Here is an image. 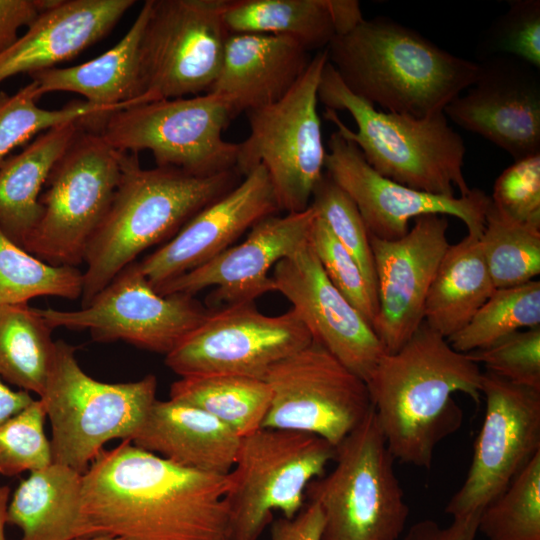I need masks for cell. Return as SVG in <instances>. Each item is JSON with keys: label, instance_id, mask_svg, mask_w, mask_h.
Listing matches in <instances>:
<instances>
[{"label": "cell", "instance_id": "b9f144b4", "mask_svg": "<svg viewBox=\"0 0 540 540\" xmlns=\"http://www.w3.org/2000/svg\"><path fill=\"white\" fill-rule=\"evenodd\" d=\"M487 372L540 391V327L517 331L497 343L466 353Z\"/></svg>", "mask_w": 540, "mask_h": 540}, {"label": "cell", "instance_id": "d6a6232c", "mask_svg": "<svg viewBox=\"0 0 540 540\" xmlns=\"http://www.w3.org/2000/svg\"><path fill=\"white\" fill-rule=\"evenodd\" d=\"M540 327V282L495 289L472 319L447 341L460 352L487 348L523 328Z\"/></svg>", "mask_w": 540, "mask_h": 540}, {"label": "cell", "instance_id": "1f68e13d", "mask_svg": "<svg viewBox=\"0 0 540 540\" xmlns=\"http://www.w3.org/2000/svg\"><path fill=\"white\" fill-rule=\"evenodd\" d=\"M54 329L28 304L0 307V377L41 396L52 366Z\"/></svg>", "mask_w": 540, "mask_h": 540}, {"label": "cell", "instance_id": "e575fe53", "mask_svg": "<svg viewBox=\"0 0 540 540\" xmlns=\"http://www.w3.org/2000/svg\"><path fill=\"white\" fill-rule=\"evenodd\" d=\"M83 289L77 267L46 263L12 242L0 229V307L28 304L40 296L74 300Z\"/></svg>", "mask_w": 540, "mask_h": 540}, {"label": "cell", "instance_id": "7bdbcfd3", "mask_svg": "<svg viewBox=\"0 0 540 540\" xmlns=\"http://www.w3.org/2000/svg\"><path fill=\"white\" fill-rule=\"evenodd\" d=\"M490 198L505 216L540 227V154L507 167L495 180Z\"/></svg>", "mask_w": 540, "mask_h": 540}, {"label": "cell", "instance_id": "e0dca14e", "mask_svg": "<svg viewBox=\"0 0 540 540\" xmlns=\"http://www.w3.org/2000/svg\"><path fill=\"white\" fill-rule=\"evenodd\" d=\"M325 172L353 200L370 235L396 240L409 231V222L428 215L460 219L468 235H482L491 198L474 188L466 196L431 194L399 184L376 172L358 147L338 131L328 140Z\"/></svg>", "mask_w": 540, "mask_h": 540}, {"label": "cell", "instance_id": "f6af8a7d", "mask_svg": "<svg viewBox=\"0 0 540 540\" xmlns=\"http://www.w3.org/2000/svg\"><path fill=\"white\" fill-rule=\"evenodd\" d=\"M323 524L319 505L308 501L295 517L272 521L271 540H321Z\"/></svg>", "mask_w": 540, "mask_h": 540}, {"label": "cell", "instance_id": "ba28073f", "mask_svg": "<svg viewBox=\"0 0 540 540\" xmlns=\"http://www.w3.org/2000/svg\"><path fill=\"white\" fill-rule=\"evenodd\" d=\"M335 455L336 447L306 432L260 428L241 437L224 497L227 540H258L276 510L295 517L308 484Z\"/></svg>", "mask_w": 540, "mask_h": 540}, {"label": "cell", "instance_id": "52a82bcc", "mask_svg": "<svg viewBox=\"0 0 540 540\" xmlns=\"http://www.w3.org/2000/svg\"><path fill=\"white\" fill-rule=\"evenodd\" d=\"M374 408L336 446L335 467L305 491L323 514L321 540H398L409 515Z\"/></svg>", "mask_w": 540, "mask_h": 540}, {"label": "cell", "instance_id": "484cf974", "mask_svg": "<svg viewBox=\"0 0 540 540\" xmlns=\"http://www.w3.org/2000/svg\"><path fill=\"white\" fill-rule=\"evenodd\" d=\"M364 19L356 0H226L223 11L230 34L287 37L308 52L326 49Z\"/></svg>", "mask_w": 540, "mask_h": 540}, {"label": "cell", "instance_id": "9c48e42d", "mask_svg": "<svg viewBox=\"0 0 540 540\" xmlns=\"http://www.w3.org/2000/svg\"><path fill=\"white\" fill-rule=\"evenodd\" d=\"M327 50L313 57L296 84L275 103L245 112L249 134L238 143L235 169L246 176L262 165L280 211L297 213L311 203L325 172L326 150L318 114V86Z\"/></svg>", "mask_w": 540, "mask_h": 540}, {"label": "cell", "instance_id": "ab89813d", "mask_svg": "<svg viewBox=\"0 0 540 540\" xmlns=\"http://www.w3.org/2000/svg\"><path fill=\"white\" fill-rule=\"evenodd\" d=\"M46 412L40 399L0 424V474L15 476L50 465L51 443L45 433Z\"/></svg>", "mask_w": 540, "mask_h": 540}, {"label": "cell", "instance_id": "ac0fdd59", "mask_svg": "<svg viewBox=\"0 0 540 540\" xmlns=\"http://www.w3.org/2000/svg\"><path fill=\"white\" fill-rule=\"evenodd\" d=\"M448 220L428 214L414 219L402 238L369 234L377 278L378 310L372 328L386 353L399 350L424 321V305L449 247Z\"/></svg>", "mask_w": 540, "mask_h": 540}, {"label": "cell", "instance_id": "74e56055", "mask_svg": "<svg viewBox=\"0 0 540 540\" xmlns=\"http://www.w3.org/2000/svg\"><path fill=\"white\" fill-rule=\"evenodd\" d=\"M310 205L355 259L378 306L377 278L369 232L353 200L324 172L314 188Z\"/></svg>", "mask_w": 540, "mask_h": 540}, {"label": "cell", "instance_id": "30bf717a", "mask_svg": "<svg viewBox=\"0 0 540 540\" xmlns=\"http://www.w3.org/2000/svg\"><path fill=\"white\" fill-rule=\"evenodd\" d=\"M234 118L227 98L208 92L119 109L97 131L115 150H148L157 167L207 177L236 167L238 143L223 137Z\"/></svg>", "mask_w": 540, "mask_h": 540}, {"label": "cell", "instance_id": "4fadbf2b", "mask_svg": "<svg viewBox=\"0 0 540 540\" xmlns=\"http://www.w3.org/2000/svg\"><path fill=\"white\" fill-rule=\"evenodd\" d=\"M37 311L53 329L88 330L96 342L124 341L167 355L211 310L194 296L159 294L135 261L80 309Z\"/></svg>", "mask_w": 540, "mask_h": 540}, {"label": "cell", "instance_id": "5b68a950", "mask_svg": "<svg viewBox=\"0 0 540 540\" xmlns=\"http://www.w3.org/2000/svg\"><path fill=\"white\" fill-rule=\"evenodd\" d=\"M324 117L353 142L380 175L415 190L455 196L471 192L466 148L444 113L426 118L385 112L353 94L327 62L318 86Z\"/></svg>", "mask_w": 540, "mask_h": 540}, {"label": "cell", "instance_id": "7402d4cb", "mask_svg": "<svg viewBox=\"0 0 540 540\" xmlns=\"http://www.w3.org/2000/svg\"><path fill=\"white\" fill-rule=\"evenodd\" d=\"M279 212L267 171L260 165L138 261L139 268L155 289L208 262L257 222Z\"/></svg>", "mask_w": 540, "mask_h": 540}, {"label": "cell", "instance_id": "f35d334b", "mask_svg": "<svg viewBox=\"0 0 540 540\" xmlns=\"http://www.w3.org/2000/svg\"><path fill=\"white\" fill-rule=\"evenodd\" d=\"M476 56L477 62L496 56L513 57L540 69V1H510L508 10L481 36Z\"/></svg>", "mask_w": 540, "mask_h": 540}, {"label": "cell", "instance_id": "7c38bea8", "mask_svg": "<svg viewBox=\"0 0 540 540\" xmlns=\"http://www.w3.org/2000/svg\"><path fill=\"white\" fill-rule=\"evenodd\" d=\"M140 44V104L209 92L229 32L226 0H149Z\"/></svg>", "mask_w": 540, "mask_h": 540}, {"label": "cell", "instance_id": "60d3db41", "mask_svg": "<svg viewBox=\"0 0 540 540\" xmlns=\"http://www.w3.org/2000/svg\"><path fill=\"white\" fill-rule=\"evenodd\" d=\"M310 242L330 282L372 326L378 306L371 297L366 280L355 259L317 213Z\"/></svg>", "mask_w": 540, "mask_h": 540}, {"label": "cell", "instance_id": "681fc988", "mask_svg": "<svg viewBox=\"0 0 540 540\" xmlns=\"http://www.w3.org/2000/svg\"><path fill=\"white\" fill-rule=\"evenodd\" d=\"M79 540H123V539L108 536V535H96L93 537H88V538L79 539Z\"/></svg>", "mask_w": 540, "mask_h": 540}, {"label": "cell", "instance_id": "3957f363", "mask_svg": "<svg viewBox=\"0 0 540 540\" xmlns=\"http://www.w3.org/2000/svg\"><path fill=\"white\" fill-rule=\"evenodd\" d=\"M328 62L345 86L382 111L426 118L476 80L477 61L456 56L387 17L364 19L336 36Z\"/></svg>", "mask_w": 540, "mask_h": 540}, {"label": "cell", "instance_id": "2e32d148", "mask_svg": "<svg viewBox=\"0 0 540 540\" xmlns=\"http://www.w3.org/2000/svg\"><path fill=\"white\" fill-rule=\"evenodd\" d=\"M485 415L466 479L446 505L453 518L481 512L540 453V391L482 373Z\"/></svg>", "mask_w": 540, "mask_h": 540}, {"label": "cell", "instance_id": "bcb514c9", "mask_svg": "<svg viewBox=\"0 0 540 540\" xmlns=\"http://www.w3.org/2000/svg\"><path fill=\"white\" fill-rule=\"evenodd\" d=\"M481 512L453 518L448 526L431 519L414 523L403 540H475Z\"/></svg>", "mask_w": 540, "mask_h": 540}, {"label": "cell", "instance_id": "8d00e7d4", "mask_svg": "<svg viewBox=\"0 0 540 540\" xmlns=\"http://www.w3.org/2000/svg\"><path fill=\"white\" fill-rule=\"evenodd\" d=\"M489 540H540V453L480 513Z\"/></svg>", "mask_w": 540, "mask_h": 540}, {"label": "cell", "instance_id": "6da1fadb", "mask_svg": "<svg viewBox=\"0 0 540 540\" xmlns=\"http://www.w3.org/2000/svg\"><path fill=\"white\" fill-rule=\"evenodd\" d=\"M228 474L175 464L124 440L83 474L82 510L96 535L227 540Z\"/></svg>", "mask_w": 540, "mask_h": 540}, {"label": "cell", "instance_id": "f546056e", "mask_svg": "<svg viewBox=\"0 0 540 540\" xmlns=\"http://www.w3.org/2000/svg\"><path fill=\"white\" fill-rule=\"evenodd\" d=\"M481 243L468 235L449 245L429 287L424 322L448 339L461 330L495 291Z\"/></svg>", "mask_w": 540, "mask_h": 540}, {"label": "cell", "instance_id": "44dd1931", "mask_svg": "<svg viewBox=\"0 0 540 540\" xmlns=\"http://www.w3.org/2000/svg\"><path fill=\"white\" fill-rule=\"evenodd\" d=\"M315 217L311 205L301 212L268 216L257 222L241 243L155 290L161 295L195 296L214 287L208 296L209 309L254 302L275 291L270 269L309 240Z\"/></svg>", "mask_w": 540, "mask_h": 540}, {"label": "cell", "instance_id": "d4e9b609", "mask_svg": "<svg viewBox=\"0 0 540 540\" xmlns=\"http://www.w3.org/2000/svg\"><path fill=\"white\" fill-rule=\"evenodd\" d=\"M240 441L236 432L207 412L156 399L131 442L180 466L226 475Z\"/></svg>", "mask_w": 540, "mask_h": 540}, {"label": "cell", "instance_id": "c3c4849f", "mask_svg": "<svg viewBox=\"0 0 540 540\" xmlns=\"http://www.w3.org/2000/svg\"><path fill=\"white\" fill-rule=\"evenodd\" d=\"M9 496L10 488L7 485H0V540H6L5 525L7 524Z\"/></svg>", "mask_w": 540, "mask_h": 540}, {"label": "cell", "instance_id": "8fae6325", "mask_svg": "<svg viewBox=\"0 0 540 540\" xmlns=\"http://www.w3.org/2000/svg\"><path fill=\"white\" fill-rule=\"evenodd\" d=\"M120 176L121 151L83 126L49 174L39 198L41 216L24 249L52 265L83 263Z\"/></svg>", "mask_w": 540, "mask_h": 540}, {"label": "cell", "instance_id": "5bb4252c", "mask_svg": "<svg viewBox=\"0 0 540 540\" xmlns=\"http://www.w3.org/2000/svg\"><path fill=\"white\" fill-rule=\"evenodd\" d=\"M263 380L272 397L261 428L311 433L334 447L373 407L366 382L314 339L274 364Z\"/></svg>", "mask_w": 540, "mask_h": 540}, {"label": "cell", "instance_id": "7a4b0ae2", "mask_svg": "<svg viewBox=\"0 0 540 540\" xmlns=\"http://www.w3.org/2000/svg\"><path fill=\"white\" fill-rule=\"evenodd\" d=\"M481 382L478 364L424 321L399 350L385 353L366 384L393 458L429 469L437 445L463 422L453 394L478 403Z\"/></svg>", "mask_w": 540, "mask_h": 540}, {"label": "cell", "instance_id": "ee69618b", "mask_svg": "<svg viewBox=\"0 0 540 540\" xmlns=\"http://www.w3.org/2000/svg\"><path fill=\"white\" fill-rule=\"evenodd\" d=\"M58 0H0V55L18 40V30L29 27Z\"/></svg>", "mask_w": 540, "mask_h": 540}, {"label": "cell", "instance_id": "277c9868", "mask_svg": "<svg viewBox=\"0 0 540 540\" xmlns=\"http://www.w3.org/2000/svg\"><path fill=\"white\" fill-rule=\"evenodd\" d=\"M240 178L236 169L207 177L173 168L144 169L137 153L121 151L119 183L85 252L81 307L143 251L171 239Z\"/></svg>", "mask_w": 540, "mask_h": 540}, {"label": "cell", "instance_id": "f1b7e54d", "mask_svg": "<svg viewBox=\"0 0 540 540\" xmlns=\"http://www.w3.org/2000/svg\"><path fill=\"white\" fill-rule=\"evenodd\" d=\"M85 124L68 122L42 132L0 167V229L23 249L41 216V190Z\"/></svg>", "mask_w": 540, "mask_h": 540}, {"label": "cell", "instance_id": "4316f807", "mask_svg": "<svg viewBox=\"0 0 540 540\" xmlns=\"http://www.w3.org/2000/svg\"><path fill=\"white\" fill-rule=\"evenodd\" d=\"M149 8L146 0L127 33L100 56L79 65L28 75L40 94L73 92L92 105L114 110L140 104V44Z\"/></svg>", "mask_w": 540, "mask_h": 540}, {"label": "cell", "instance_id": "cb8c5ba5", "mask_svg": "<svg viewBox=\"0 0 540 540\" xmlns=\"http://www.w3.org/2000/svg\"><path fill=\"white\" fill-rule=\"evenodd\" d=\"M310 60L309 52L290 38L229 33L219 74L209 92L226 97L236 117L284 97Z\"/></svg>", "mask_w": 540, "mask_h": 540}, {"label": "cell", "instance_id": "d590c367", "mask_svg": "<svg viewBox=\"0 0 540 540\" xmlns=\"http://www.w3.org/2000/svg\"><path fill=\"white\" fill-rule=\"evenodd\" d=\"M41 97L33 81L12 95L0 92V167L15 148L50 128L68 122L92 126L117 111L85 100L60 109H44L37 104Z\"/></svg>", "mask_w": 540, "mask_h": 540}, {"label": "cell", "instance_id": "4dcf8cb0", "mask_svg": "<svg viewBox=\"0 0 540 540\" xmlns=\"http://www.w3.org/2000/svg\"><path fill=\"white\" fill-rule=\"evenodd\" d=\"M271 397L263 379L237 375L181 377L169 392V399L207 412L240 437L261 428Z\"/></svg>", "mask_w": 540, "mask_h": 540}, {"label": "cell", "instance_id": "8992f818", "mask_svg": "<svg viewBox=\"0 0 540 540\" xmlns=\"http://www.w3.org/2000/svg\"><path fill=\"white\" fill-rule=\"evenodd\" d=\"M157 378L107 383L79 365L76 348L57 340L52 366L39 396L50 421L52 461L84 474L114 439L132 441L156 400Z\"/></svg>", "mask_w": 540, "mask_h": 540}, {"label": "cell", "instance_id": "d6986e66", "mask_svg": "<svg viewBox=\"0 0 540 540\" xmlns=\"http://www.w3.org/2000/svg\"><path fill=\"white\" fill-rule=\"evenodd\" d=\"M273 269L275 291L289 300L313 339L367 382L385 349L370 323L330 282L310 238Z\"/></svg>", "mask_w": 540, "mask_h": 540}, {"label": "cell", "instance_id": "603a6c76", "mask_svg": "<svg viewBox=\"0 0 540 540\" xmlns=\"http://www.w3.org/2000/svg\"><path fill=\"white\" fill-rule=\"evenodd\" d=\"M134 0H58L0 55V83L70 60L105 37Z\"/></svg>", "mask_w": 540, "mask_h": 540}, {"label": "cell", "instance_id": "83f0119b", "mask_svg": "<svg viewBox=\"0 0 540 540\" xmlns=\"http://www.w3.org/2000/svg\"><path fill=\"white\" fill-rule=\"evenodd\" d=\"M83 474L60 463L30 472L13 493L7 524L21 540H79L93 537L82 510Z\"/></svg>", "mask_w": 540, "mask_h": 540}, {"label": "cell", "instance_id": "7dc6e473", "mask_svg": "<svg viewBox=\"0 0 540 540\" xmlns=\"http://www.w3.org/2000/svg\"><path fill=\"white\" fill-rule=\"evenodd\" d=\"M33 400L29 392L11 389L0 377V424L23 410Z\"/></svg>", "mask_w": 540, "mask_h": 540}, {"label": "cell", "instance_id": "ffe728a7", "mask_svg": "<svg viewBox=\"0 0 540 540\" xmlns=\"http://www.w3.org/2000/svg\"><path fill=\"white\" fill-rule=\"evenodd\" d=\"M477 63L476 80L446 106L445 116L514 161L540 154V69L508 56Z\"/></svg>", "mask_w": 540, "mask_h": 540}, {"label": "cell", "instance_id": "836d02e7", "mask_svg": "<svg viewBox=\"0 0 540 540\" xmlns=\"http://www.w3.org/2000/svg\"><path fill=\"white\" fill-rule=\"evenodd\" d=\"M479 240L496 289L522 285L539 275V226L511 219L490 204Z\"/></svg>", "mask_w": 540, "mask_h": 540}, {"label": "cell", "instance_id": "9a60e30c", "mask_svg": "<svg viewBox=\"0 0 540 540\" xmlns=\"http://www.w3.org/2000/svg\"><path fill=\"white\" fill-rule=\"evenodd\" d=\"M210 310L207 318L165 355V365L181 377L264 379L274 364L313 341L292 308L277 316L261 313L254 302Z\"/></svg>", "mask_w": 540, "mask_h": 540}]
</instances>
